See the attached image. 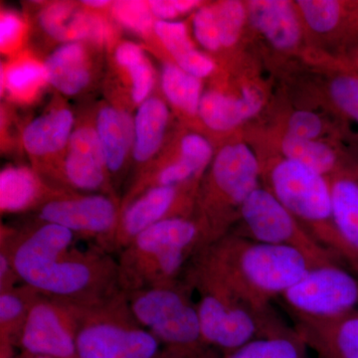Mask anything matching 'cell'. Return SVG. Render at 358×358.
<instances>
[{
	"mask_svg": "<svg viewBox=\"0 0 358 358\" xmlns=\"http://www.w3.org/2000/svg\"><path fill=\"white\" fill-rule=\"evenodd\" d=\"M76 239L62 226L40 221L2 227L0 236L20 281L42 296L87 308L122 293L117 260L96 246L78 248Z\"/></svg>",
	"mask_w": 358,
	"mask_h": 358,
	"instance_id": "cell-1",
	"label": "cell"
},
{
	"mask_svg": "<svg viewBox=\"0 0 358 358\" xmlns=\"http://www.w3.org/2000/svg\"><path fill=\"white\" fill-rule=\"evenodd\" d=\"M319 266L298 250L229 233L195 253L185 270L218 282L256 312L274 313L273 299Z\"/></svg>",
	"mask_w": 358,
	"mask_h": 358,
	"instance_id": "cell-2",
	"label": "cell"
},
{
	"mask_svg": "<svg viewBox=\"0 0 358 358\" xmlns=\"http://www.w3.org/2000/svg\"><path fill=\"white\" fill-rule=\"evenodd\" d=\"M261 185L262 162L248 141H229L216 150L200 182L193 213L199 230L197 252L232 232L244 202Z\"/></svg>",
	"mask_w": 358,
	"mask_h": 358,
	"instance_id": "cell-3",
	"label": "cell"
},
{
	"mask_svg": "<svg viewBox=\"0 0 358 358\" xmlns=\"http://www.w3.org/2000/svg\"><path fill=\"white\" fill-rule=\"evenodd\" d=\"M199 246V226L193 218L167 219L148 228L119 252L122 293L180 279Z\"/></svg>",
	"mask_w": 358,
	"mask_h": 358,
	"instance_id": "cell-4",
	"label": "cell"
},
{
	"mask_svg": "<svg viewBox=\"0 0 358 358\" xmlns=\"http://www.w3.org/2000/svg\"><path fill=\"white\" fill-rule=\"evenodd\" d=\"M193 289L183 278L126 294L136 320L176 358H217L202 338Z\"/></svg>",
	"mask_w": 358,
	"mask_h": 358,
	"instance_id": "cell-5",
	"label": "cell"
},
{
	"mask_svg": "<svg viewBox=\"0 0 358 358\" xmlns=\"http://www.w3.org/2000/svg\"><path fill=\"white\" fill-rule=\"evenodd\" d=\"M261 162L262 186L341 262V242L334 225L329 178L280 155Z\"/></svg>",
	"mask_w": 358,
	"mask_h": 358,
	"instance_id": "cell-6",
	"label": "cell"
},
{
	"mask_svg": "<svg viewBox=\"0 0 358 358\" xmlns=\"http://www.w3.org/2000/svg\"><path fill=\"white\" fill-rule=\"evenodd\" d=\"M183 279L199 293L200 329L205 343L225 352L253 339L289 331L275 313L256 312L229 289L204 275L185 270Z\"/></svg>",
	"mask_w": 358,
	"mask_h": 358,
	"instance_id": "cell-7",
	"label": "cell"
},
{
	"mask_svg": "<svg viewBox=\"0 0 358 358\" xmlns=\"http://www.w3.org/2000/svg\"><path fill=\"white\" fill-rule=\"evenodd\" d=\"M78 358H155L162 343L131 313L126 294L80 308Z\"/></svg>",
	"mask_w": 358,
	"mask_h": 358,
	"instance_id": "cell-8",
	"label": "cell"
},
{
	"mask_svg": "<svg viewBox=\"0 0 358 358\" xmlns=\"http://www.w3.org/2000/svg\"><path fill=\"white\" fill-rule=\"evenodd\" d=\"M239 223L242 227L239 232L231 233L260 243L298 250L320 266L341 264L262 185L244 202Z\"/></svg>",
	"mask_w": 358,
	"mask_h": 358,
	"instance_id": "cell-9",
	"label": "cell"
},
{
	"mask_svg": "<svg viewBox=\"0 0 358 358\" xmlns=\"http://www.w3.org/2000/svg\"><path fill=\"white\" fill-rule=\"evenodd\" d=\"M36 213L37 221L62 226L77 239L95 241L96 247L110 254L122 204L112 195L71 192L47 202Z\"/></svg>",
	"mask_w": 358,
	"mask_h": 358,
	"instance_id": "cell-10",
	"label": "cell"
},
{
	"mask_svg": "<svg viewBox=\"0 0 358 358\" xmlns=\"http://www.w3.org/2000/svg\"><path fill=\"white\" fill-rule=\"evenodd\" d=\"M289 313L334 317L358 308V277L339 263L312 268L282 294Z\"/></svg>",
	"mask_w": 358,
	"mask_h": 358,
	"instance_id": "cell-11",
	"label": "cell"
},
{
	"mask_svg": "<svg viewBox=\"0 0 358 358\" xmlns=\"http://www.w3.org/2000/svg\"><path fill=\"white\" fill-rule=\"evenodd\" d=\"M81 308L40 294L26 320L17 346L24 355L78 358Z\"/></svg>",
	"mask_w": 358,
	"mask_h": 358,
	"instance_id": "cell-12",
	"label": "cell"
},
{
	"mask_svg": "<svg viewBox=\"0 0 358 358\" xmlns=\"http://www.w3.org/2000/svg\"><path fill=\"white\" fill-rule=\"evenodd\" d=\"M200 182L150 188L122 206L112 252L122 251L138 234L162 221L193 218Z\"/></svg>",
	"mask_w": 358,
	"mask_h": 358,
	"instance_id": "cell-13",
	"label": "cell"
},
{
	"mask_svg": "<svg viewBox=\"0 0 358 358\" xmlns=\"http://www.w3.org/2000/svg\"><path fill=\"white\" fill-rule=\"evenodd\" d=\"M310 52L338 58L358 47V0H296Z\"/></svg>",
	"mask_w": 358,
	"mask_h": 358,
	"instance_id": "cell-14",
	"label": "cell"
},
{
	"mask_svg": "<svg viewBox=\"0 0 358 358\" xmlns=\"http://www.w3.org/2000/svg\"><path fill=\"white\" fill-rule=\"evenodd\" d=\"M215 155L213 145L203 134L186 133L179 138L176 157H169L141 171L122 199V207L141 193L157 186L200 182Z\"/></svg>",
	"mask_w": 358,
	"mask_h": 358,
	"instance_id": "cell-15",
	"label": "cell"
},
{
	"mask_svg": "<svg viewBox=\"0 0 358 358\" xmlns=\"http://www.w3.org/2000/svg\"><path fill=\"white\" fill-rule=\"evenodd\" d=\"M54 185L73 192L115 196L95 126L74 129Z\"/></svg>",
	"mask_w": 358,
	"mask_h": 358,
	"instance_id": "cell-16",
	"label": "cell"
},
{
	"mask_svg": "<svg viewBox=\"0 0 358 358\" xmlns=\"http://www.w3.org/2000/svg\"><path fill=\"white\" fill-rule=\"evenodd\" d=\"M248 28L273 50L285 55H301L310 50L307 32L296 1L247 0Z\"/></svg>",
	"mask_w": 358,
	"mask_h": 358,
	"instance_id": "cell-17",
	"label": "cell"
},
{
	"mask_svg": "<svg viewBox=\"0 0 358 358\" xmlns=\"http://www.w3.org/2000/svg\"><path fill=\"white\" fill-rule=\"evenodd\" d=\"M74 122V115L69 108L60 105L35 117L23 129L21 141L35 162L33 169L53 185L62 162L59 155L66 154Z\"/></svg>",
	"mask_w": 358,
	"mask_h": 358,
	"instance_id": "cell-18",
	"label": "cell"
},
{
	"mask_svg": "<svg viewBox=\"0 0 358 358\" xmlns=\"http://www.w3.org/2000/svg\"><path fill=\"white\" fill-rule=\"evenodd\" d=\"M267 102L265 90L256 81L240 84L236 91L211 88L204 91L199 122L216 134H229L257 117Z\"/></svg>",
	"mask_w": 358,
	"mask_h": 358,
	"instance_id": "cell-19",
	"label": "cell"
},
{
	"mask_svg": "<svg viewBox=\"0 0 358 358\" xmlns=\"http://www.w3.org/2000/svg\"><path fill=\"white\" fill-rule=\"evenodd\" d=\"M289 313L294 331L320 358H358V308L334 317Z\"/></svg>",
	"mask_w": 358,
	"mask_h": 358,
	"instance_id": "cell-20",
	"label": "cell"
},
{
	"mask_svg": "<svg viewBox=\"0 0 358 358\" xmlns=\"http://www.w3.org/2000/svg\"><path fill=\"white\" fill-rule=\"evenodd\" d=\"M71 192L49 182L33 167L8 166L0 173L1 214L37 211L47 202Z\"/></svg>",
	"mask_w": 358,
	"mask_h": 358,
	"instance_id": "cell-21",
	"label": "cell"
},
{
	"mask_svg": "<svg viewBox=\"0 0 358 358\" xmlns=\"http://www.w3.org/2000/svg\"><path fill=\"white\" fill-rule=\"evenodd\" d=\"M329 180L341 263L358 277V174H341Z\"/></svg>",
	"mask_w": 358,
	"mask_h": 358,
	"instance_id": "cell-22",
	"label": "cell"
},
{
	"mask_svg": "<svg viewBox=\"0 0 358 358\" xmlns=\"http://www.w3.org/2000/svg\"><path fill=\"white\" fill-rule=\"evenodd\" d=\"M95 128L115 188V181L124 171L129 152H133L134 119L127 110L105 105L96 114Z\"/></svg>",
	"mask_w": 358,
	"mask_h": 358,
	"instance_id": "cell-23",
	"label": "cell"
},
{
	"mask_svg": "<svg viewBox=\"0 0 358 358\" xmlns=\"http://www.w3.org/2000/svg\"><path fill=\"white\" fill-rule=\"evenodd\" d=\"M280 157L294 160L327 178L341 174H358V164L345 157L327 140H301L277 134L273 136Z\"/></svg>",
	"mask_w": 358,
	"mask_h": 358,
	"instance_id": "cell-24",
	"label": "cell"
},
{
	"mask_svg": "<svg viewBox=\"0 0 358 358\" xmlns=\"http://www.w3.org/2000/svg\"><path fill=\"white\" fill-rule=\"evenodd\" d=\"M44 68L48 84L65 96L82 93L93 79L91 57L83 42L60 45L44 61Z\"/></svg>",
	"mask_w": 358,
	"mask_h": 358,
	"instance_id": "cell-25",
	"label": "cell"
},
{
	"mask_svg": "<svg viewBox=\"0 0 358 358\" xmlns=\"http://www.w3.org/2000/svg\"><path fill=\"white\" fill-rule=\"evenodd\" d=\"M134 119L133 159L145 169L152 164L166 140L171 120L169 103L159 96H150L138 106Z\"/></svg>",
	"mask_w": 358,
	"mask_h": 358,
	"instance_id": "cell-26",
	"label": "cell"
},
{
	"mask_svg": "<svg viewBox=\"0 0 358 358\" xmlns=\"http://www.w3.org/2000/svg\"><path fill=\"white\" fill-rule=\"evenodd\" d=\"M154 33L164 50L173 59L171 62L188 74L201 80L215 74L217 63L210 55L196 48L185 22L157 20Z\"/></svg>",
	"mask_w": 358,
	"mask_h": 358,
	"instance_id": "cell-27",
	"label": "cell"
},
{
	"mask_svg": "<svg viewBox=\"0 0 358 358\" xmlns=\"http://www.w3.org/2000/svg\"><path fill=\"white\" fill-rule=\"evenodd\" d=\"M94 11L79 8L68 1L52 2L40 10V27L49 37L63 44L90 42Z\"/></svg>",
	"mask_w": 358,
	"mask_h": 358,
	"instance_id": "cell-28",
	"label": "cell"
},
{
	"mask_svg": "<svg viewBox=\"0 0 358 358\" xmlns=\"http://www.w3.org/2000/svg\"><path fill=\"white\" fill-rule=\"evenodd\" d=\"M47 84L44 62L33 56L18 55L2 66L1 91L14 102H34Z\"/></svg>",
	"mask_w": 358,
	"mask_h": 358,
	"instance_id": "cell-29",
	"label": "cell"
},
{
	"mask_svg": "<svg viewBox=\"0 0 358 358\" xmlns=\"http://www.w3.org/2000/svg\"><path fill=\"white\" fill-rule=\"evenodd\" d=\"M40 294L26 284L0 292V352H13Z\"/></svg>",
	"mask_w": 358,
	"mask_h": 358,
	"instance_id": "cell-30",
	"label": "cell"
},
{
	"mask_svg": "<svg viewBox=\"0 0 358 358\" xmlns=\"http://www.w3.org/2000/svg\"><path fill=\"white\" fill-rule=\"evenodd\" d=\"M160 86L167 103L188 120L199 119L203 80L188 74L173 62L162 65Z\"/></svg>",
	"mask_w": 358,
	"mask_h": 358,
	"instance_id": "cell-31",
	"label": "cell"
},
{
	"mask_svg": "<svg viewBox=\"0 0 358 358\" xmlns=\"http://www.w3.org/2000/svg\"><path fill=\"white\" fill-rule=\"evenodd\" d=\"M114 58L117 67L128 76L131 101L134 105H141L152 96L155 84V70L145 51L140 45L124 41L115 46Z\"/></svg>",
	"mask_w": 358,
	"mask_h": 358,
	"instance_id": "cell-32",
	"label": "cell"
},
{
	"mask_svg": "<svg viewBox=\"0 0 358 358\" xmlns=\"http://www.w3.org/2000/svg\"><path fill=\"white\" fill-rule=\"evenodd\" d=\"M308 346L294 329L285 333L253 339L224 358H308Z\"/></svg>",
	"mask_w": 358,
	"mask_h": 358,
	"instance_id": "cell-33",
	"label": "cell"
},
{
	"mask_svg": "<svg viewBox=\"0 0 358 358\" xmlns=\"http://www.w3.org/2000/svg\"><path fill=\"white\" fill-rule=\"evenodd\" d=\"M331 69L324 82L329 105L336 113L358 124V75L327 63Z\"/></svg>",
	"mask_w": 358,
	"mask_h": 358,
	"instance_id": "cell-34",
	"label": "cell"
},
{
	"mask_svg": "<svg viewBox=\"0 0 358 358\" xmlns=\"http://www.w3.org/2000/svg\"><path fill=\"white\" fill-rule=\"evenodd\" d=\"M215 11L222 52L231 51L244 38L248 28L246 1L221 0L212 2Z\"/></svg>",
	"mask_w": 358,
	"mask_h": 358,
	"instance_id": "cell-35",
	"label": "cell"
},
{
	"mask_svg": "<svg viewBox=\"0 0 358 358\" xmlns=\"http://www.w3.org/2000/svg\"><path fill=\"white\" fill-rule=\"evenodd\" d=\"M110 15L117 24L141 37H148L154 33L155 20L148 1L121 0L114 1L110 7Z\"/></svg>",
	"mask_w": 358,
	"mask_h": 358,
	"instance_id": "cell-36",
	"label": "cell"
},
{
	"mask_svg": "<svg viewBox=\"0 0 358 358\" xmlns=\"http://www.w3.org/2000/svg\"><path fill=\"white\" fill-rule=\"evenodd\" d=\"M329 124L322 115L308 109L294 110L280 124L278 134L301 140H326Z\"/></svg>",
	"mask_w": 358,
	"mask_h": 358,
	"instance_id": "cell-37",
	"label": "cell"
},
{
	"mask_svg": "<svg viewBox=\"0 0 358 358\" xmlns=\"http://www.w3.org/2000/svg\"><path fill=\"white\" fill-rule=\"evenodd\" d=\"M192 32L197 43L209 54H220V39L217 22H216L215 11L213 4H202L201 6L192 14Z\"/></svg>",
	"mask_w": 358,
	"mask_h": 358,
	"instance_id": "cell-38",
	"label": "cell"
},
{
	"mask_svg": "<svg viewBox=\"0 0 358 358\" xmlns=\"http://www.w3.org/2000/svg\"><path fill=\"white\" fill-rule=\"evenodd\" d=\"M27 33V22L20 13L2 10L0 17V50L2 54L15 55L24 43Z\"/></svg>",
	"mask_w": 358,
	"mask_h": 358,
	"instance_id": "cell-39",
	"label": "cell"
},
{
	"mask_svg": "<svg viewBox=\"0 0 358 358\" xmlns=\"http://www.w3.org/2000/svg\"><path fill=\"white\" fill-rule=\"evenodd\" d=\"M204 2L199 0H152L148 1L155 20L176 21L178 17L194 13Z\"/></svg>",
	"mask_w": 358,
	"mask_h": 358,
	"instance_id": "cell-40",
	"label": "cell"
},
{
	"mask_svg": "<svg viewBox=\"0 0 358 358\" xmlns=\"http://www.w3.org/2000/svg\"><path fill=\"white\" fill-rule=\"evenodd\" d=\"M331 64L338 66L343 69L350 71L358 75V47L353 50L348 52L345 55L338 58H324Z\"/></svg>",
	"mask_w": 358,
	"mask_h": 358,
	"instance_id": "cell-41",
	"label": "cell"
},
{
	"mask_svg": "<svg viewBox=\"0 0 358 358\" xmlns=\"http://www.w3.org/2000/svg\"><path fill=\"white\" fill-rule=\"evenodd\" d=\"M112 3L113 2L107 1V0H85V1H82V6L95 11L108 8L112 6Z\"/></svg>",
	"mask_w": 358,
	"mask_h": 358,
	"instance_id": "cell-42",
	"label": "cell"
},
{
	"mask_svg": "<svg viewBox=\"0 0 358 358\" xmlns=\"http://www.w3.org/2000/svg\"><path fill=\"white\" fill-rule=\"evenodd\" d=\"M155 358H176L174 355H171V352H167L166 350H162L159 355H157Z\"/></svg>",
	"mask_w": 358,
	"mask_h": 358,
	"instance_id": "cell-43",
	"label": "cell"
},
{
	"mask_svg": "<svg viewBox=\"0 0 358 358\" xmlns=\"http://www.w3.org/2000/svg\"><path fill=\"white\" fill-rule=\"evenodd\" d=\"M20 358H54V357H42V355H23L22 357H21Z\"/></svg>",
	"mask_w": 358,
	"mask_h": 358,
	"instance_id": "cell-44",
	"label": "cell"
}]
</instances>
